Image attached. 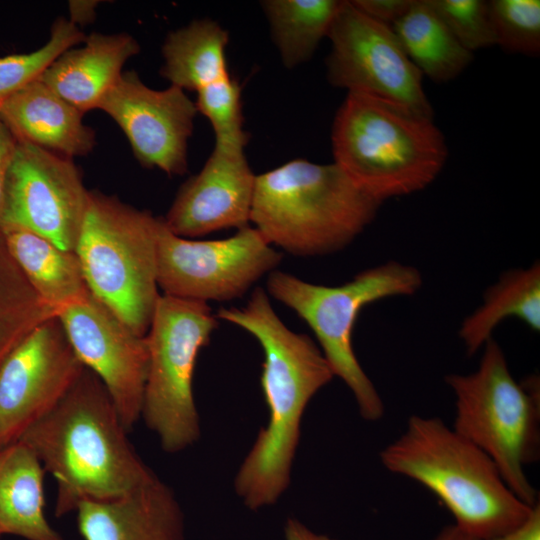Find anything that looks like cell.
Wrapping results in <instances>:
<instances>
[{
    "label": "cell",
    "mask_w": 540,
    "mask_h": 540,
    "mask_svg": "<svg viewBox=\"0 0 540 540\" xmlns=\"http://www.w3.org/2000/svg\"><path fill=\"white\" fill-rule=\"evenodd\" d=\"M217 318L247 331L264 353L260 383L269 420L234 481L245 506L258 510L275 504L287 489L304 411L334 374L319 346L283 323L261 287L244 307H221Z\"/></svg>",
    "instance_id": "6da1fadb"
},
{
    "label": "cell",
    "mask_w": 540,
    "mask_h": 540,
    "mask_svg": "<svg viewBox=\"0 0 540 540\" xmlns=\"http://www.w3.org/2000/svg\"><path fill=\"white\" fill-rule=\"evenodd\" d=\"M127 433L107 389L86 367L61 401L24 432L18 441L56 481V517L86 500L122 496L155 476Z\"/></svg>",
    "instance_id": "7a4b0ae2"
},
{
    "label": "cell",
    "mask_w": 540,
    "mask_h": 540,
    "mask_svg": "<svg viewBox=\"0 0 540 540\" xmlns=\"http://www.w3.org/2000/svg\"><path fill=\"white\" fill-rule=\"evenodd\" d=\"M390 472L435 494L455 526L478 540H491L522 526L536 506L520 500L481 449L437 417L413 415L404 432L380 452Z\"/></svg>",
    "instance_id": "3957f363"
},
{
    "label": "cell",
    "mask_w": 540,
    "mask_h": 540,
    "mask_svg": "<svg viewBox=\"0 0 540 540\" xmlns=\"http://www.w3.org/2000/svg\"><path fill=\"white\" fill-rule=\"evenodd\" d=\"M381 204L336 163L294 159L256 175L250 222L291 255L322 256L350 245Z\"/></svg>",
    "instance_id": "277c9868"
},
{
    "label": "cell",
    "mask_w": 540,
    "mask_h": 540,
    "mask_svg": "<svg viewBox=\"0 0 540 540\" xmlns=\"http://www.w3.org/2000/svg\"><path fill=\"white\" fill-rule=\"evenodd\" d=\"M332 149L334 163L380 202L426 188L448 156L433 118L354 92L335 116Z\"/></svg>",
    "instance_id": "5b68a950"
},
{
    "label": "cell",
    "mask_w": 540,
    "mask_h": 540,
    "mask_svg": "<svg viewBox=\"0 0 540 540\" xmlns=\"http://www.w3.org/2000/svg\"><path fill=\"white\" fill-rule=\"evenodd\" d=\"M455 397L453 429L481 449L497 466L512 492L529 506L538 493L525 467L540 456V395L535 376L517 382L501 346L489 339L478 368L449 374Z\"/></svg>",
    "instance_id": "8992f818"
},
{
    "label": "cell",
    "mask_w": 540,
    "mask_h": 540,
    "mask_svg": "<svg viewBox=\"0 0 540 540\" xmlns=\"http://www.w3.org/2000/svg\"><path fill=\"white\" fill-rule=\"evenodd\" d=\"M421 286L417 268L389 261L365 269L337 286L310 283L274 270L268 275L266 292L307 323L334 376L352 392L361 417L377 421L384 415V403L355 355L354 326L367 305L388 297L412 295Z\"/></svg>",
    "instance_id": "52a82bcc"
},
{
    "label": "cell",
    "mask_w": 540,
    "mask_h": 540,
    "mask_svg": "<svg viewBox=\"0 0 540 540\" xmlns=\"http://www.w3.org/2000/svg\"><path fill=\"white\" fill-rule=\"evenodd\" d=\"M160 217L89 190L75 252L90 292L135 334L146 336L160 297Z\"/></svg>",
    "instance_id": "ba28073f"
},
{
    "label": "cell",
    "mask_w": 540,
    "mask_h": 540,
    "mask_svg": "<svg viewBox=\"0 0 540 540\" xmlns=\"http://www.w3.org/2000/svg\"><path fill=\"white\" fill-rule=\"evenodd\" d=\"M217 319L205 302L164 294L157 301L145 336L148 368L141 417L168 453L180 452L199 439L193 375Z\"/></svg>",
    "instance_id": "9c48e42d"
},
{
    "label": "cell",
    "mask_w": 540,
    "mask_h": 540,
    "mask_svg": "<svg viewBox=\"0 0 540 540\" xmlns=\"http://www.w3.org/2000/svg\"><path fill=\"white\" fill-rule=\"evenodd\" d=\"M281 260L282 254L249 225L225 239L194 240L171 232L160 217L157 282L164 295L205 303L232 301Z\"/></svg>",
    "instance_id": "30bf717a"
},
{
    "label": "cell",
    "mask_w": 540,
    "mask_h": 540,
    "mask_svg": "<svg viewBox=\"0 0 540 540\" xmlns=\"http://www.w3.org/2000/svg\"><path fill=\"white\" fill-rule=\"evenodd\" d=\"M89 190L73 159L18 141L8 170L0 227L36 233L75 251Z\"/></svg>",
    "instance_id": "8fae6325"
},
{
    "label": "cell",
    "mask_w": 540,
    "mask_h": 540,
    "mask_svg": "<svg viewBox=\"0 0 540 540\" xmlns=\"http://www.w3.org/2000/svg\"><path fill=\"white\" fill-rule=\"evenodd\" d=\"M331 52L327 79L335 87L403 105L433 118L422 87V73L412 63L391 27L343 1L328 35Z\"/></svg>",
    "instance_id": "7c38bea8"
},
{
    "label": "cell",
    "mask_w": 540,
    "mask_h": 540,
    "mask_svg": "<svg viewBox=\"0 0 540 540\" xmlns=\"http://www.w3.org/2000/svg\"><path fill=\"white\" fill-rule=\"evenodd\" d=\"M84 369L57 315L35 328L0 366V450L49 413Z\"/></svg>",
    "instance_id": "4fadbf2b"
},
{
    "label": "cell",
    "mask_w": 540,
    "mask_h": 540,
    "mask_svg": "<svg viewBox=\"0 0 540 540\" xmlns=\"http://www.w3.org/2000/svg\"><path fill=\"white\" fill-rule=\"evenodd\" d=\"M80 362L103 383L129 432L141 417L148 368L145 336L135 334L92 293L57 312Z\"/></svg>",
    "instance_id": "5bb4252c"
},
{
    "label": "cell",
    "mask_w": 540,
    "mask_h": 540,
    "mask_svg": "<svg viewBox=\"0 0 540 540\" xmlns=\"http://www.w3.org/2000/svg\"><path fill=\"white\" fill-rule=\"evenodd\" d=\"M97 109L122 129L141 165L168 175L187 171L188 140L197 109L184 90L174 85L155 90L136 72L126 71L105 93Z\"/></svg>",
    "instance_id": "9a60e30c"
},
{
    "label": "cell",
    "mask_w": 540,
    "mask_h": 540,
    "mask_svg": "<svg viewBox=\"0 0 540 540\" xmlns=\"http://www.w3.org/2000/svg\"><path fill=\"white\" fill-rule=\"evenodd\" d=\"M255 180L244 151L214 146L200 172L180 187L164 223L185 238L246 227Z\"/></svg>",
    "instance_id": "2e32d148"
},
{
    "label": "cell",
    "mask_w": 540,
    "mask_h": 540,
    "mask_svg": "<svg viewBox=\"0 0 540 540\" xmlns=\"http://www.w3.org/2000/svg\"><path fill=\"white\" fill-rule=\"evenodd\" d=\"M75 512L84 540L185 539L181 506L156 475L122 496L83 501Z\"/></svg>",
    "instance_id": "e0dca14e"
},
{
    "label": "cell",
    "mask_w": 540,
    "mask_h": 540,
    "mask_svg": "<svg viewBox=\"0 0 540 540\" xmlns=\"http://www.w3.org/2000/svg\"><path fill=\"white\" fill-rule=\"evenodd\" d=\"M80 110L39 78L0 107V118L18 141L73 158L89 154L96 144L94 130Z\"/></svg>",
    "instance_id": "ac0fdd59"
},
{
    "label": "cell",
    "mask_w": 540,
    "mask_h": 540,
    "mask_svg": "<svg viewBox=\"0 0 540 540\" xmlns=\"http://www.w3.org/2000/svg\"><path fill=\"white\" fill-rule=\"evenodd\" d=\"M80 48L63 52L39 79L82 113L97 109L121 76L128 59L140 52L127 33H91Z\"/></svg>",
    "instance_id": "d6986e66"
},
{
    "label": "cell",
    "mask_w": 540,
    "mask_h": 540,
    "mask_svg": "<svg viewBox=\"0 0 540 540\" xmlns=\"http://www.w3.org/2000/svg\"><path fill=\"white\" fill-rule=\"evenodd\" d=\"M45 470L25 444L0 450V534L26 540H63L44 512Z\"/></svg>",
    "instance_id": "ffe728a7"
},
{
    "label": "cell",
    "mask_w": 540,
    "mask_h": 540,
    "mask_svg": "<svg viewBox=\"0 0 540 540\" xmlns=\"http://www.w3.org/2000/svg\"><path fill=\"white\" fill-rule=\"evenodd\" d=\"M0 235L31 287L56 314L91 293L75 251L18 227H0Z\"/></svg>",
    "instance_id": "44dd1931"
},
{
    "label": "cell",
    "mask_w": 540,
    "mask_h": 540,
    "mask_svg": "<svg viewBox=\"0 0 540 540\" xmlns=\"http://www.w3.org/2000/svg\"><path fill=\"white\" fill-rule=\"evenodd\" d=\"M507 318H517L531 330H540V264L504 272L487 288L483 302L466 317L459 329L468 355L475 354L492 338L496 327Z\"/></svg>",
    "instance_id": "7402d4cb"
},
{
    "label": "cell",
    "mask_w": 540,
    "mask_h": 540,
    "mask_svg": "<svg viewBox=\"0 0 540 540\" xmlns=\"http://www.w3.org/2000/svg\"><path fill=\"white\" fill-rule=\"evenodd\" d=\"M228 33L211 19L194 20L171 32L162 46L160 74L182 90L199 89L228 77Z\"/></svg>",
    "instance_id": "603a6c76"
},
{
    "label": "cell",
    "mask_w": 540,
    "mask_h": 540,
    "mask_svg": "<svg viewBox=\"0 0 540 540\" xmlns=\"http://www.w3.org/2000/svg\"><path fill=\"white\" fill-rule=\"evenodd\" d=\"M391 28L412 63L435 82L456 78L473 60L472 52L456 40L427 0H412Z\"/></svg>",
    "instance_id": "cb8c5ba5"
},
{
    "label": "cell",
    "mask_w": 540,
    "mask_h": 540,
    "mask_svg": "<svg viewBox=\"0 0 540 540\" xmlns=\"http://www.w3.org/2000/svg\"><path fill=\"white\" fill-rule=\"evenodd\" d=\"M343 1L265 0L262 9L282 63L288 69L308 61L328 35Z\"/></svg>",
    "instance_id": "d4e9b609"
},
{
    "label": "cell",
    "mask_w": 540,
    "mask_h": 540,
    "mask_svg": "<svg viewBox=\"0 0 540 540\" xmlns=\"http://www.w3.org/2000/svg\"><path fill=\"white\" fill-rule=\"evenodd\" d=\"M55 315L31 287L0 235V366L35 328Z\"/></svg>",
    "instance_id": "484cf974"
},
{
    "label": "cell",
    "mask_w": 540,
    "mask_h": 540,
    "mask_svg": "<svg viewBox=\"0 0 540 540\" xmlns=\"http://www.w3.org/2000/svg\"><path fill=\"white\" fill-rule=\"evenodd\" d=\"M86 35L65 17L57 18L48 41L39 49L0 57V107L21 88L39 78L63 52L83 43Z\"/></svg>",
    "instance_id": "4316f807"
},
{
    "label": "cell",
    "mask_w": 540,
    "mask_h": 540,
    "mask_svg": "<svg viewBox=\"0 0 540 540\" xmlns=\"http://www.w3.org/2000/svg\"><path fill=\"white\" fill-rule=\"evenodd\" d=\"M196 93L197 112L209 120L215 135L214 146L244 151L249 137L243 129L239 83L229 75Z\"/></svg>",
    "instance_id": "83f0119b"
},
{
    "label": "cell",
    "mask_w": 540,
    "mask_h": 540,
    "mask_svg": "<svg viewBox=\"0 0 540 540\" xmlns=\"http://www.w3.org/2000/svg\"><path fill=\"white\" fill-rule=\"evenodd\" d=\"M489 9L498 45L512 53L539 54L540 1L492 0Z\"/></svg>",
    "instance_id": "f1b7e54d"
},
{
    "label": "cell",
    "mask_w": 540,
    "mask_h": 540,
    "mask_svg": "<svg viewBox=\"0 0 540 540\" xmlns=\"http://www.w3.org/2000/svg\"><path fill=\"white\" fill-rule=\"evenodd\" d=\"M456 40L468 51L497 44L489 1L427 0Z\"/></svg>",
    "instance_id": "f546056e"
},
{
    "label": "cell",
    "mask_w": 540,
    "mask_h": 540,
    "mask_svg": "<svg viewBox=\"0 0 540 540\" xmlns=\"http://www.w3.org/2000/svg\"><path fill=\"white\" fill-rule=\"evenodd\" d=\"M351 3L371 19L392 27L409 10L412 0H353Z\"/></svg>",
    "instance_id": "4dcf8cb0"
},
{
    "label": "cell",
    "mask_w": 540,
    "mask_h": 540,
    "mask_svg": "<svg viewBox=\"0 0 540 540\" xmlns=\"http://www.w3.org/2000/svg\"><path fill=\"white\" fill-rule=\"evenodd\" d=\"M17 139L0 118V212L3 203L6 178Z\"/></svg>",
    "instance_id": "1f68e13d"
},
{
    "label": "cell",
    "mask_w": 540,
    "mask_h": 540,
    "mask_svg": "<svg viewBox=\"0 0 540 540\" xmlns=\"http://www.w3.org/2000/svg\"><path fill=\"white\" fill-rule=\"evenodd\" d=\"M491 540H540V509L535 507L530 518L519 528Z\"/></svg>",
    "instance_id": "d6a6232c"
},
{
    "label": "cell",
    "mask_w": 540,
    "mask_h": 540,
    "mask_svg": "<svg viewBox=\"0 0 540 540\" xmlns=\"http://www.w3.org/2000/svg\"><path fill=\"white\" fill-rule=\"evenodd\" d=\"M286 540H336L328 535L316 533L295 518H288L284 526Z\"/></svg>",
    "instance_id": "836d02e7"
},
{
    "label": "cell",
    "mask_w": 540,
    "mask_h": 540,
    "mask_svg": "<svg viewBox=\"0 0 540 540\" xmlns=\"http://www.w3.org/2000/svg\"><path fill=\"white\" fill-rule=\"evenodd\" d=\"M98 3V1H69V20L76 26L92 22Z\"/></svg>",
    "instance_id": "e575fe53"
},
{
    "label": "cell",
    "mask_w": 540,
    "mask_h": 540,
    "mask_svg": "<svg viewBox=\"0 0 540 540\" xmlns=\"http://www.w3.org/2000/svg\"><path fill=\"white\" fill-rule=\"evenodd\" d=\"M433 540H478L462 532L455 525H448L441 529Z\"/></svg>",
    "instance_id": "d590c367"
},
{
    "label": "cell",
    "mask_w": 540,
    "mask_h": 540,
    "mask_svg": "<svg viewBox=\"0 0 540 540\" xmlns=\"http://www.w3.org/2000/svg\"><path fill=\"white\" fill-rule=\"evenodd\" d=\"M1 536H2V535L0 534V537H1Z\"/></svg>",
    "instance_id": "8d00e7d4"
}]
</instances>
